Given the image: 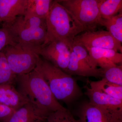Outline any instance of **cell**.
<instances>
[{"label": "cell", "mask_w": 122, "mask_h": 122, "mask_svg": "<svg viewBox=\"0 0 122 122\" xmlns=\"http://www.w3.org/2000/svg\"><path fill=\"white\" fill-rule=\"evenodd\" d=\"M16 76L11 71L4 54L0 52V85L14 83Z\"/></svg>", "instance_id": "cell-20"}, {"label": "cell", "mask_w": 122, "mask_h": 122, "mask_svg": "<svg viewBox=\"0 0 122 122\" xmlns=\"http://www.w3.org/2000/svg\"><path fill=\"white\" fill-rule=\"evenodd\" d=\"M74 41L82 44L86 48H99L114 50L122 53V43L107 30L88 31L79 34Z\"/></svg>", "instance_id": "cell-8"}, {"label": "cell", "mask_w": 122, "mask_h": 122, "mask_svg": "<svg viewBox=\"0 0 122 122\" xmlns=\"http://www.w3.org/2000/svg\"><path fill=\"white\" fill-rule=\"evenodd\" d=\"M102 69L103 78L109 82L122 86V65L115 64Z\"/></svg>", "instance_id": "cell-21"}, {"label": "cell", "mask_w": 122, "mask_h": 122, "mask_svg": "<svg viewBox=\"0 0 122 122\" xmlns=\"http://www.w3.org/2000/svg\"><path fill=\"white\" fill-rule=\"evenodd\" d=\"M52 0H28L24 16L45 18L53 2Z\"/></svg>", "instance_id": "cell-16"}, {"label": "cell", "mask_w": 122, "mask_h": 122, "mask_svg": "<svg viewBox=\"0 0 122 122\" xmlns=\"http://www.w3.org/2000/svg\"><path fill=\"white\" fill-rule=\"evenodd\" d=\"M90 87L114 98L122 100V86L109 82L105 78L90 82Z\"/></svg>", "instance_id": "cell-17"}, {"label": "cell", "mask_w": 122, "mask_h": 122, "mask_svg": "<svg viewBox=\"0 0 122 122\" xmlns=\"http://www.w3.org/2000/svg\"><path fill=\"white\" fill-rule=\"evenodd\" d=\"M36 47L14 42L2 50L14 74L16 76L26 74L36 68L40 57Z\"/></svg>", "instance_id": "cell-6"}, {"label": "cell", "mask_w": 122, "mask_h": 122, "mask_svg": "<svg viewBox=\"0 0 122 122\" xmlns=\"http://www.w3.org/2000/svg\"><path fill=\"white\" fill-rule=\"evenodd\" d=\"M86 88L85 94L89 99L90 103L108 112L122 121V100L91 87Z\"/></svg>", "instance_id": "cell-9"}, {"label": "cell", "mask_w": 122, "mask_h": 122, "mask_svg": "<svg viewBox=\"0 0 122 122\" xmlns=\"http://www.w3.org/2000/svg\"><path fill=\"white\" fill-rule=\"evenodd\" d=\"M15 111L9 107L0 103V122H2Z\"/></svg>", "instance_id": "cell-24"}, {"label": "cell", "mask_w": 122, "mask_h": 122, "mask_svg": "<svg viewBox=\"0 0 122 122\" xmlns=\"http://www.w3.org/2000/svg\"><path fill=\"white\" fill-rule=\"evenodd\" d=\"M2 25L8 30L14 43L37 47L44 44L46 40L45 18L20 16L10 23Z\"/></svg>", "instance_id": "cell-4"}, {"label": "cell", "mask_w": 122, "mask_h": 122, "mask_svg": "<svg viewBox=\"0 0 122 122\" xmlns=\"http://www.w3.org/2000/svg\"><path fill=\"white\" fill-rule=\"evenodd\" d=\"M40 56L66 73L69 62L70 50L64 42L53 40L36 48Z\"/></svg>", "instance_id": "cell-7"}, {"label": "cell", "mask_w": 122, "mask_h": 122, "mask_svg": "<svg viewBox=\"0 0 122 122\" xmlns=\"http://www.w3.org/2000/svg\"><path fill=\"white\" fill-rule=\"evenodd\" d=\"M46 37L45 43L53 40L64 42L69 46L75 37L84 32L66 9L53 0L46 18Z\"/></svg>", "instance_id": "cell-3"}, {"label": "cell", "mask_w": 122, "mask_h": 122, "mask_svg": "<svg viewBox=\"0 0 122 122\" xmlns=\"http://www.w3.org/2000/svg\"><path fill=\"white\" fill-rule=\"evenodd\" d=\"M36 66L58 101L69 104L82 95L80 87L72 75L66 73L41 56Z\"/></svg>", "instance_id": "cell-2"}, {"label": "cell", "mask_w": 122, "mask_h": 122, "mask_svg": "<svg viewBox=\"0 0 122 122\" xmlns=\"http://www.w3.org/2000/svg\"><path fill=\"white\" fill-rule=\"evenodd\" d=\"M80 122H122L109 112L89 102L82 103L77 112Z\"/></svg>", "instance_id": "cell-10"}, {"label": "cell", "mask_w": 122, "mask_h": 122, "mask_svg": "<svg viewBox=\"0 0 122 122\" xmlns=\"http://www.w3.org/2000/svg\"><path fill=\"white\" fill-rule=\"evenodd\" d=\"M86 49L91 59L101 69H105L115 64H122V53L114 50L103 48Z\"/></svg>", "instance_id": "cell-13"}, {"label": "cell", "mask_w": 122, "mask_h": 122, "mask_svg": "<svg viewBox=\"0 0 122 122\" xmlns=\"http://www.w3.org/2000/svg\"><path fill=\"white\" fill-rule=\"evenodd\" d=\"M14 83L17 90L47 116L65 108L53 95L42 74L36 68L26 74L17 75Z\"/></svg>", "instance_id": "cell-1"}, {"label": "cell", "mask_w": 122, "mask_h": 122, "mask_svg": "<svg viewBox=\"0 0 122 122\" xmlns=\"http://www.w3.org/2000/svg\"><path fill=\"white\" fill-rule=\"evenodd\" d=\"M100 16L108 19L122 11V0H100L98 6Z\"/></svg>", "instance_id": "cell-19"}, {"label": "cell", "mask_w": 122, "mask_h": 122, "mask_svg": "<svg viewBox=\"0 0 122 122\" xmlns=\"http://www.w3.org/2000/svg\"><path fill=\"white\" fill-rule=\"evenodd\" d=\"M70 14L84 32L95 31L102 18L98 6L100 0H57Z\"/></svg>", "instance_id": "cell-5"}, {"label": "cell", "mask_w": 122, "mask_h": 122, "mask_svg": "<svg viewBox=\"0 0 122 122\" xmlns=\"http://www.w3.org/2000/svg\"><path fill=\"white\" fill-rule=\"evenodd\" d=\"M1 25H2V22H1V21H0V26Z\"/></svg>", "instance_id": "cell-25"}, {"label": "cell", "mask_w": 122, "mask_h": 122, "mask_svg": "<svg viewBox=\"0 0 122 122\" xmlns=\"http://www.w3.org/2000/svg\"><path fill=\"white\" fill-rule=\"evenodd\" d=\"M29 101L16 88L13 83L0 85V103L16 111Z\"/></svg>", "instance_id": "cell-15"}, {"label": "cell", "mask_w": 122, "mask_h": 122, "mask_svg": "<svg viewBox=\"0 0 122 122\" xmlns=\"http://www.w3.org/2000/svg\"><path fill=\"white\" fill-rule=\"evenodd\" d=\"M48 116L28 102L2 122H46Z\"/></svg>", "instance_id": "cell-12"}, {"label": "cell", "mask_w": 122, "mask_h": 122, "mask_svg": "<svg viewBox=\"0 0 122 122\" xmlns=\"http://www.w3.org/2000/svg\"><path fill=\"white\" fill-rule=\"evenodd\" d=\"M14 43L10 33L7 27L2 25L0 27V52L7 46Z\"/></svg>", "instance_id": "cell-23"}, {"label": "cell", "mask_w": 122, "mask_h": 122, "mask_svg": "<svg viewBox=\"0 0 122 122\" xmlns=\"http://www.w3.org/2000/svg\"><path fill=\"white\" fill-rule=\"evenodd\" d=\"M46 122H80L75 119L70 112L66 109H60L50 114Z\"/></svg>", "instance_id": "cell-22"}, {"label": "cell", "mask_w": 122, "mask_h": 122, "mask_svg": "<svg viewBox=\"0 0 122 122\" xmlns=\"http://www.w3.org/2000/svg\"><path fill=\"white\" fill-rule=\"evenodd\" d=\"M101 26H105L111 35L121 43L122 42V12L108 19H103Z\"/></svg>", "instance_id": "cell-18"}, {"label": "cell", "mask_w": 122, "mask_h": 122, "mask_svg": "<svg viewBox=\"0 0 122 122\" xmlns=\"http://www.w3.org/2000/svg\"><path fill=\"white\" fill-rule=\"evenodd\" d=\"M28 0H0V20L10 23L18 17L24 16Z\"/></svg>", "instance_id": "cell-14"}, {"label": "cell", "mask_w": 122, "mask_h": 122, "mask_svg": "<svg viewBox=\"0 0 122 122\" xmlns=\"http://www.w3.org/2000/svg\"><path fill=\"white\" fill-rule=\"evenodd\" d=\"M69 62L66 73L84 77H102V69L79 58L71 49Z\"/></svg>", "instance_id": "cell-11"}]
</instances>
